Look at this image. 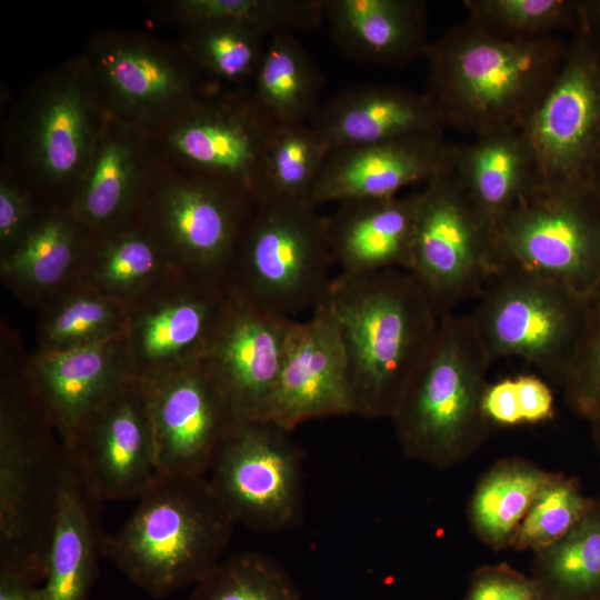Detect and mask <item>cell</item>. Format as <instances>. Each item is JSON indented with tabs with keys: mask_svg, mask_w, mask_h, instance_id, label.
<instances>
[{
	"mask_svg": "<svg viewBox=\"0 0 600 600\" xmlns=\"http://www.w3.org/2000/svg\"><path fill=\"white\" fill-rule=\"evenodd\" d=\"M1 338L0 571L39 584L68 456L27 379L20 342L8 330Z\"/></svg>",
	"mask_w": 600,
	"mask_h": 600,
	"instance_id": "1",
	"label": "cell"
},
{
	"mask_svg": "<svg viewBox=\"0 0 600 600\" xmlns=\"http://www.w3.org/2000/svg\"><path fill=\"white\" fill-rule=\"evenodd\" d=\"M321 303L341 332L356 414L391 419L437 336L434 303L402 269L338 272Z\"/></svg>",
	"mask_w": 600,
	"mask_h": 600,
	"instance_id": "2",
	"label": "cell"
},
{
	"mask_svg": "<svg viewBox=\"0 0 600 600\" xmlns=\"http://www.w3.org/2000/svg\"><path fill=\"white\" fill-rule=\"evenodd\" d=\"M569 42L507 40L468 21L430 43L426 96L443 126L474 137L520 130L554 82Z\"/></svg>",
	"mask_w": 600,
	"mask_h": 600,
	"instance_id": "3",
	"label": "cell"
},
{
	"mask_svg": "<svg viewBox=\"0 0 600 600\" xmlns=\"http://www.w3.org/2000/svg\"><path fill=\"white\" fill-rule=\"evenodd\" d=\"M137 500L101 550L148 596L193 586L223 558L238 523L206 476L159 473Z\"/></svg>",
	"mask_w": 600,
	"mask_h": 600,
	"instance_id": "4",
	"label": "cell"
},
{
	"mask_svg": "<svg viewBox=\"0 0 600 600\" xmlns=\"http://www.w3.org/2000/svg\"><path fill=\"white\" fill-rule=\"evenodd\" d=\"M491 363L470 314H444L391 418L408 458L448 468L479 449L491 424L482 406Z\"/></svg>",
	"mask_w": 600,
	"mask_h": 600,
	"instance_id": "5",
	"label": "cell"
},
{
	"mask_svg": "<svg viewBox=\"0 0 600 600\" xmlns=\"http://www.w3.org/2000/svg\"><path fill=\"white\" fill-rule=\"evenodd\" d=\"M333 264L328 217L318 207L259 201L241 237L228 288L270 313L294 319L323 301Z\"/></svg>",
	"mask_w": 600,
	"mask_h": 600,
	"instance_id": "6",
	"label": "cell"
},
{
	"mask_svg": "<svg viewBox=\"0 0 600 600\" xmlns=\"http://www.w3.org/2000/svg\"><path fill=\"white\" fill-rule=\"evenodd\" d=\"M470 314L491 361L519 357L562 388L574 358L586 298L524 270L501 267Z\"/></svg>",
	"mask_w": 600,
	"mask_h": 600,
	"instance_id": "7",
	"label": "cell"
},
{
	"mask_svg": "<svg viewBox=\"0 0 600 600\" xmlns=\"http://www.w3.org/2000/svg\"><path fill=\"white\" fill-rule=\"evenodd\" d=\"M496 270L512 267L587 298L600 283V212L584 190L533 187L492 232Z\"/></svg>",
	"mask_w": 600,
	"mask_h": 600,
	"instance_id": "8",
	"label": "cell"
},
{
	"mask_svg": "<svg viewBox=\"0 0 600 600\" xmlns=\"http://www.w3.org/2000/svg\"><path fill=\"white\" fill-rule=\"evenodd\" d=\"M256 200L191 174L151 191L141 218L186 278L228 289L236 253Z\"/></svg>",
	"mask_w": 600,
	"mask_h": 600,
	"instance_id": "9",
	"label": "cell"
},
{
	"mask_svg": "<svg viewBox=\"0 0 600 600\" xmlns=\"http://www.w3.org/2000/svg\"><path fill=\"white\" fill-rule=\"evenodd\" d=\"M289 433L264 421H236L206 476L237 523L256 532L279 533L301 521L302 456Z\"/></svg>",
	"mask_w": 600,
	"mask_h": 600,
	"instance_id": "10",
	"label": "cell"
},
{
	"mask_svg": "<svg viewBox=\"0 0 600 600\" xmlns=\"http://www.w3.org/2000/svg\"><path fill=\"white\" fill-rule=\"evenodd\" d=\"M520 132L534 187L586 189L600 153V51L584 36H572L554 82Z\"/></svg>",
	"mask_w": 600,
	"mask_h": 600,
	"instance_id": "11",
	"label": "cell"
},
{
	"mask_svg": "<svg viewBox=\"0 0 600 600\" xmlns=\"http://www.w3.org/2000/svg\"><path fill=\"white\" fill-rule=\"evenodd\" d=\"M443 317L496 272L492 234L446 164L420 191L408 270Z\"/></svg>",
	"mask_w": 600,
	"mask_h": 600,
	"instance_id": "12",
	"label": "cell"
},
{
	"mask_svg": "<svg viewBox=\"0 0 600 600\" xmlns=\"http://www.w3.org/2000/svg\"><path fill=\"white\" fill-rule=\"evenodd\" d=\"M64 447L73 472L96 502L138 499L159 474L144 383L127 381Z\"/></svg>",
	"mask_w": 600,
	"mask_h": 600,
	"instance_id": "13",
	"label": "cell"
},
{
	"mask_svg": "<svg viewBox=\"0 0 600 600\" xmlns=\"http://www.w3.org/2000/svg\"><path fill=\"white\" fill-rule=\"evenodd\" d=\"M276 126L250 88L217 98L201 97L174 120L168 143L193 174L240 190L257 203Z\"/></svg>",
	"mask_w": 600,
	"mask_h": 600,
	"instance_id": "14",
	"label": "cell"
},
{
	"mask_svg": "<svg viewBox=\"0 0 600 600\" xmlns=\"http://www.w3.org/2000/svg\"><path fill=\"white\" fill-rule=\"evenodd\" d=\"M356 414L346 347L330 310L320 303L293 319L271 396L259 421L291 432L303 422Z\"/></svg>",
	"mask_w": 600,
	"mask_h": 600,
	"instance_id": "15",
	"label": "cell"
},
{
	"mask_svg": "<svg viewBox=\"0 0 600 600\" xmlns=\"http://www.w3.org/2000/svg\"><path fill=\"white\" fill-rule=\"evenodd\" d=\"M292 320L228 288L201 363L236 421L260 420L279 377Z\"/></svg>",
	"mask_w": 600,
	"mask_h": 600,
	"instance_id": "16",
	"label": "cell"
},
{
	"mask_svg": "<svg viewBox=\"0 0 600 600\" xmlns=\"http://www.w3.org/2000/svg\"><path fill=\"white\" fill-rule=\"evenodd\" d=\"M227 291L181 278L131 306L123 337L132 378L149 382L200 363Z\"/></svg>",
	"mask_w": 600,
	"mask_h": 600,
	"instance_id": "17",
	"label": "cell"
},
{
	"mask_svg": "<svg viewBox=\"0 0 600 600\" xmlns=\"http://www.w3.org/2000/svg\"><path fill=\"white\" fill-rule=\"evenodd\" d=\"M98 102L88 67L68 68L47 83L26 122L30 166L41 182L69 191V203L104 127Z\"/></svg>",
	"mask_w": 600,
	"mask_h": 600,
	"instance_id": "18",
	"label": "cell"
},
{
	"mask_svg": "<svg viewBox=\"0 0 600 600\" xmlns=\"http://www.w3.org/2000/svg\"><path fill=\"white\" fill-rule=\"evenodd\" d=\"M143 383L159 473L207 476L219 443L236 422L210 374L200 362Z\"/></svg>",
	"mask_w": 600,
	"mask_h": 600,
	"instance_id": "19",
	"label": "cell"
},
{
	"mask_svg": "<svg viewBox=\"0 0 600 600\" xmlns=\"http://www.w3.org/2000/svg\"><path fill=\"white\" fill-rule=\"evenodd\" d=\"M88 69L100 102L117 119L154 123L174 116L176 120L202 97L180 59L146 41L106 43Z\"/></svg>",
	"mask_w": 600,
	"mask_h": 600,
	"instance_id": "20",
	"label": "cell"
},
{
	"mask_svg": "<svg viewBox=\"0 0 600 600\" xmlns=\"http://www.w3.org/2000/svg\"><path fill=\"white\" fill-rule=\"evenodd\" d=\"M24 372L63 444L132 379L123 334L69 350H36L27 354Z\"/></svg>",
	"mask_w": 600,
	"mask_h": 600,
	"instance_id": "21",
	"label": "cell"
},
{
	"mask_svg": "<svg viewBox=\"0 0 600 600\" xmlns=\"http://www.w3.org/2000/svg\"><path fill=\"white\" fill-rule=\"evenodd\" d=\"M448 150L438 133L333 149L310 203L319 208L330 202L396 197L403 188L432 178L446 164Z\"/></svg>",
	"mask_w": 600,
	"mask_h": 600,
	"instance_id": "22",
	"label": "cell"
},
{
	"mask_svg": "<svg viewBox=\"0 0 600 600\" xmlns=\"http://www.w3.org/2000/svg\"><path fill=\"white\" fill-rule=\"evenodd\" d=\"M309 124L331 149L438 133L444 127L426 93L388 84H359L322 101Z\"/></svg>",
	"mask_w": 600,
	"mask_h": 600,
	"instance_id": "23",
	"label": "cell"
},
{
	"mask_svg": "<svg viewBox=\"0 0 600 600\" xmlns=\"http://www.w3.org/2000/svg\"><path fill=\"white\" fill-rule=\"evenodd\" d=\"M90 232L64 208L47 207L8 253L0 279L26 307L39 311L80 281Z\"/></svg>",
	"mask_w": 600,
	"mask_h": 600,
	"instance_id": "24",
	"label": "cell"
},
{
	"mask_svg": "<svg viewBox=\"0 0 600 600\" xmlns=\"http://www.w3.org/2000/svg\"><path fill=\"white\" fill-rule=\"evenodd\" d=\"M420 192L360 199L328 216L329 239L339 273L409 270Z\"/></svg>",
	"mask_w": 600,
	"mask_h": 600,
	"instance_id": "25",
	"label": "cell"
},
{
	"mask_svg": "<svg viewBox=\"0 0 600 600\" xmlns=\"http://www.w3.org/2000/svg\"><path fill=\"white\" fill-rule=\"evenodd\" d=\"M324 20L336 46L359 62L404 66L431 43L422 1L324 0Z\"/></svg>",
	"mask_w": 600,
	"mask_h": 600,
	"instance_id": "26",
	"label": "cell"
},
{
	"mask_svg": "<svg viewBox=\"0 0 600 600\" xmlns=\"http://www.w3.org/2000/svg\"><path fill=\"white\" fill-rule=\"evenodd\" d=\"M186 278L140 217L90 233L80 282L129 307Z\"/></svg>",
	"mask_w": 600,
	"mask_h": 600,
	"instance_id": "27",
	"label": "cell"
},
{
	"mask_svg": "<svg viewBox=\"0 0 600 600\" xmlns=\"http://www.w3.org/2000/svg\"><path fill=\"white\" fill-rule=\"evenodd\" d=\"M448 167L491 234L534 187L531 154L520 130L449 146Z\"/></svg>",
	"mask_w": 600,
	"mask_h": 600,
	"instance_id": "28",
	"label": "cell"
},
{
	"mask_svg": "<svg viewBox=\"0 0 600 600\" xmlns=\"http://www.w3.org/2000/svg\"><path fill=\"white\" fill-rule=\"evenodd\" d=\"M150 193L143 188L138 140L109 118L66 209L90 233H97L140 217Z\"/></svg>",
	"mask_w": 600,
	"mask_h": 600,
	"instance_id": "29",
	"label": "cell"
},
{
	"mask_svg": "<svg viewBox=\"0 0 600 600\" xmlns=\"http://www.w3.org/2000/svg\"><path fill=\"white\" fill-rule=\"evenodd\" d=\"M97 504L68 460L42 586L47 600L89 599L104 536Z\"/></svg>",
	"mask_w": 600,
	"mask_h": 600,
	"instance_id": "30",
	"label": "cell"
},
{
	"mask_svg": "<svg viewBox=\"0 0 600 600\" xmlns=\"http://www.w3.org/2000/svg\"><path fill=\"white\" fill-rule=\"evenodd\" d=\"M323 86L321 70L293 33L269 38L251 90L277 124L309 123Z\"/></svg>",
	"mask_w": 600,
	"mask_h": 600,
	"instance_id": "31",
	"label": "cell"
},
{
	"mask_svg": "<svg viewBox=\"0 0 600 600\" xmlns=\"http://www.w3.org/2000/svg\"><path fill=\"white\" fill-rule=\"evenodd\" d=\"M551 472L521 458L499 460L479 479L468 506L470 526L488 547H512L539 488Z\"/></svg>",
	"mask_w": 600,
	"mask_h": 600,
	"instance_id": "32",
	"label": "cell"
},
{
	"mask_svg": "<svg viewBox=\"0 0 600 600\" xmlns=\"http://www.w3.org/2000/svg\"><path fill=\"white\" fill-rule=\"evenodd\" d=\"M129 311V306L79 281L37 311V350H69L122 336Z\"/></svg>",
	"mask_w": 600,
	"mask_h": 600,
	"instance_id": "33",
	"label": "cell"
},
{
	"mask_svg": "<svg viewBox=\"0 0 600 600\" xmlns=\"http://www.w3.org/2000/svg\"><path fill=\"white\" fill-rule=\"evenodd\" d=\"M532 578L547 600H600V498L564 537L534 552Z\"/></svg>",
	"mask_w": 600,
	"mask_h": 600,
	"instance_id": "34",
	"label": "cell"
},
{
	"mask_svg": "<svg viewBox=\"0 0 600 600\" xmlns=\"http://www.w3.org/2000/svg\"><path fill=\"white\" fill-rule=\"evenodd\" d=\"M331 150L309 123L277 124L267 147L257 202H310Z\"/></svg>",
	"mask_w": 600,
	"mask_h": 600,
	"instance_id": "35",
	"label": "cell"
},
{
	"mask_svg": "<svg viewBox=\"0 0 600 600\" xmlns=\"http://www.w3.org/2000/svg\"><path fill=\"white\" fill-rule=\"evenodd\" d=\"M186 600H302L282 564L269 554L242 551L222 558L193 584Z\"/></svg>",
	"mask_w": 600,
	"mask_h": 600,
	"instance_id": "36",
	"label": "cell"
},
{
	"mask_svg": "<svg viewBox=\"0 0 600 600\" xmlns=\"http://www.w3.org/2000/svg\"><path fill=\"white\" fill-rule=\"evenodd\" d=\"M177 7L190 24L233 22L267 38L313 30L324 21V0H183Z\"/></svg>",
	"mask_w": 600,
	"mask_h": 600,
	"instance_id": "37",
	"label": "cell"
},
{
	"mask_svg": "<svg viewBox=\"0 0 600 600\" xmlns=\"http://www.w3.org/2000/svg\"><path fill=\"white\" fill-rule=\"evenodd\" d=\"M463 6L469 23L507 40L541 39L561 29L574 34L579 28L576 0H467Z\"/></svg>",
	"mask_w": 600,
	"mask_h": 600,
	"instance_id": "38",
	"label": "cell"
},
{
	"mask_svg": "<svg viewBox=\"0 0 600 600\" xmlns=\"http://www.w3.org/2000/svg\"><path fill=\"white\" fill-rule=\"evenodd\" d=\"M191 26L190 57L211 76L232 83L253 82L269 38L223 21Z\"/></svg>",
	"mask_w": 600,
	"mask_h": 600,
	"instance_id": "39",
	"label": "cell"
},
{
	"mask_svg": "<svg viewBox=\"0 0 600 600\" xmlns=\"http://www.w3.org/2000/svg\"><path fill=\"white\" fill-rule=\"evenodd\" d=\"M576 477L551 472L537 491L524 516L512 549L533 552L564 537L594 507Z\"/></svg>",
	"mask_w": 600,
	"mask_h": 600,
	"instance_id": "40",
	"label": "cell"
},
{
	"mask_svg": "<svg viewBox=\"0 0 600 600\" xmlns=\"http://www.w3.org/2000/svg\"><path fill=\"white\" fill-rule=\"evenodd\" d=\"M562 390L578 417L589 422L600 418V283L586 298L580 341Z\"/></svg>",
	"mask_w": 600,
	"mask_h": 600,
	"instance_id": "41",
	"label": "cell"
},
{
	"mask_svg": "<svg viewBox=\"0 0 600 600\" xmlns=\"http://www.w3.org/2000/svg\"><path fill=\"white\" fill-rule=\"evenodd\" d=\"M464 600H547L539 583L508 564L479 568Z\"/></svg>",
	"mask_w": 600,
	"mask_h": 600,
	"instance_id": "42",
	"label": "cell"
},
{
	"mask_svg": "<svg viewBox=\"0 0 600 600\" xmlns=\"http://www.w3.org/2000/svg\"><path fill=\"white\" fill-rule=\"evenodd\" d=\"M43 209H39L30 193L18 184L7 179L1 180L0 257L8 253L22 240Z\"/></svg>",
	"mask_w": 600,
	"mask_h": 600,
	"instance_id": "43",
	"label": "cell"
},
{
	"mask_svg": "<svg viewBox=\"0 0 600 600\" xmlns=\"http://www.w3.org/2000/svg\"><path fill=\"white\" fill-rule=\"evenodd\" d=\"M513 380L523 423H539L553 417L552 391L543 379L521 374Z\"/></svg>",
	"mask_w": 600,
	"mask_h": 600,
	"instance_id": "44",
	"label": "cell"
},
{
	"mask_svg": "<svg viewBox=\"0 0 600 600\" xmlns=\"http://www.w3.org/2000/svg\"><path fill=\"white\" fill-rule=\"evenodd\" d=\"M482 406L490 423L498 426L523 423L513 379H503L493 384H488Z\"/></svg>",
	"mask_w": 600,
	"mask_h": 600,
	"instance_id": "45",
	"label": "cell"
},
{
	"mask_svg": "<svg viewBox=\"0 0 600 600\" xmlns=\"http://www.w3.org/2000/svg\"><path fill=\"white\" fill-rule=\"evenodd\" d=\"M0 600H47L43 587L0 571Z\"/></svg>",
	"mask_w": 600,
	"mask_h": 600,
	"instance_id": "46",
	"label": "cell"
},
{
	"mask_svg": "<svg viewBox=\"0 0 600 600\" xmlns=\"http://www.w3.org/2000/svg\"><path fill=\"white\" fill-rule=\"evenodd\" d=\"M576 33L584 36L600 51V0L579 1V28Z\"/></svg>",
	"mask_w": 600,
	"mask_h": 600,
	"instance_id": "47",
	"label": "cell"
},
{
	"mask_svg": "<svg viewBox=\"0 0 600 600\" xmlns=\"http://www.w3.org/2000/svg\"><path fill=\"white\" fill-rule=\"evenodd\" d=\"M586 190L600 212V153L591 170Z\"/></svg>",
	"mask_w": 600,
	"mask_h": 600,
	"instance_id": "48",
	"label": "cell"
},
{
	"mask_svg": "<svg viewBox=\"0 0 600 600\" xmlns=\"http://www.w3.org/2000/svg\"><path fill=\"white\" fill-rule=\"evenodd\" d=\"M592 428L593 441L596 443L597 450L600 454V418L590 422Z\"/></svg>",
	"mask_w": 600,
	"mask_h": 600,
	"instance_id": "49",
	"label": "cell"
}]
</instances>
